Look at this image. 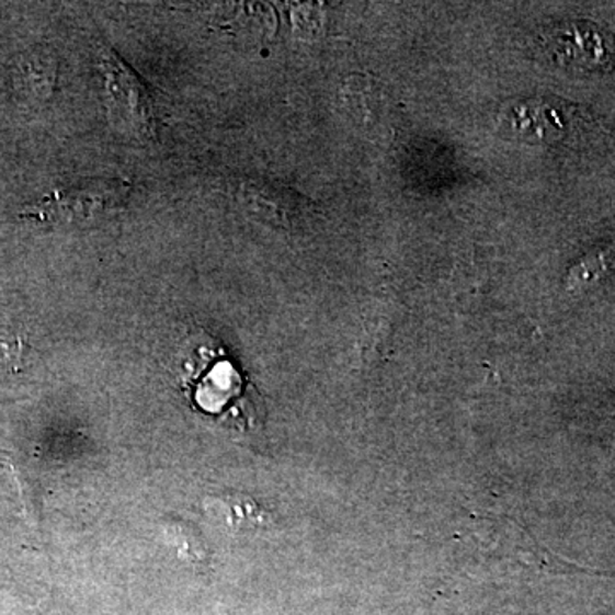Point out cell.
<instances>
[{
	"instance_id": "obj_1",
	"label": "cell",
	"mask_w": 615,
	"mask_h": 615,
	"mask_svg": "<svg viewBox=\"0 0 615 615\" xmlns=\"http://www.w3.org/2000/svg\"><path fill=\"white\" fill-rule=\"evenodd\" d=\"M130 183L121 179H86L52 192L21 213L48 225L93 228L124 210Z\"/></svg>"
},
{
	"instance_id": "obj_2",
	"label": "cell",
	"mask_w": 615,
	"mask_h": 615,
	"mask_svg": "<svg viewBox=\"0 0 615 615\" xmlns=\"http://www.w3.org/2000/svg\"><path fill=\"white\" fill-rule=\"evenodd\" d=\"M98 66L105 78L113 118L136 139H156V101L148 82L110 47H101Z\"/></svg>"
},
{
	"instance_id": "obj_3",
	"label": "cell",
	"mask_w": 615,
	"mask_h": 615,
	"mask_svg": "<svg viewBox=\"0 0 615 615\" xmlns=\"http://www.w3.org/2000/svg\"><path fill=\"white\" fill-rule=\"evenodd\" d=\"M508 137L532 144L558 143L568 130L565 105L546 98L510 101L500 113Z\"/></svg>"
},
{
	"instance_id": "obj_4",
	"label": "cell",
	"mask_w": 615,
	"mask_h": 615,
	"mask_svg": "<svg viewBox=\"0 0 615 615\" xmlns=\"http://www.w3.org/2000/svg\"><path fill=\"white\" fill-rule=\"evenodd\" d=\"M238 202L248 216L274 228H296L308 216V204L303 197L262 180L241 183Z\"/></svg>"
},
{
	"instance_id": "obj_5",
	"label": "cell",
	"mask_w": 615,
	"mask_h": 615,
	"mask_svg": "<svg viewBox=\"0 0 615 615\" xmlns=\"http://www.w3.org/2000/svg\"><path fill=\"white\" fill-rule=\"evenodd\" d=\"M204 508L231 535H247L262 528L267 513L248 494L225 492L207 496Z\"/></svg>"
},
{
	"instance_id": "obj_6",
	"label": "cell",
	"mask_w": 615,
	"mask_h": 615,
	"mask_svg": "<svg viewBox=\"0 0 615 615\" xmlns=\"http://www.w3.org/2000/svg\"><path fill=\"white\" fill-rule=\"evenodd\" d=\"M164 537L173 547L176 556L189 565L204 568L209 561V547L194 523L185 522L182 519H171L164 526Z\"/></svg>"
},
{
	"instance_id": "obj_7",
	"label": "cell",
	"mask_w": 615,
	"mask_h": 615,
	"mask_svg": "<svg viewBox=\"0 0 615 615\" xmlns=\"http://www.w3.org/2000/svg\"><path fill=\"white\" fill-rule=\"evenodd\" d=\"M18 79H20L21 86H26V91L35 94V96L50 93L55 81L54 60L42 50L24 55V60L20 64V78Z\"/></svg>"
},
{
	"instance_id": "obj_8",
	"label": "cell",
	"mask_w": 615,
	"mask_h": 615,
	"mask_svg": "<svg viewBox=\"0 0 615 615\" xmlns=\"http://www.w3.org/2000/svg\"><path fill=\"white\" fill-rule=\"evenodd\" d=\"M27 345L16 339L14 342H0V378L16 375L23 369Z\"/></svg>"
}]
</instances>
